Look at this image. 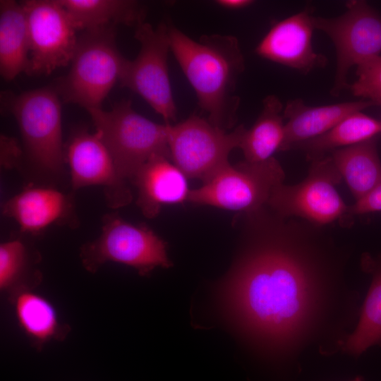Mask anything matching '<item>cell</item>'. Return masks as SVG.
Segmentation results:
<instances>
[{"label": "cell", "mask_w": 381, "mask_h": 381, "mask_svg": "<svg viewBox=\"0 0 381 381\" xmlns=\"http://www.w3.org/2000/svg\"><path fill=\"white\" fill-rule=\"evenodd\" d=\"M246 214V247L226 281L228 305L254 332L280 339L306 313L318 270L312 243L322 226L267 206Z\"/></svg>", "instance_id": "cell-1"}, {"label": "cell", "mask_w": 381, "mask_h": 381, "mask_svg": "<svg viewBox=\"0 0 381 381\" xmlns=\"http://www.w3.org/2000/svg\"><path fill=\"white\" fill-rule=\"evenodd\" d=\"M168 26L170 51L193 89L199 107L214 126L231 128L240 103L236 85L245 68L237 38L212 34L194 40L177 28Z\"/></svg>", "instance_id": "cell-2"}, {"label": "cell", "mask_w": 381, "mask_h": 381, "mask_svg": "<svg viewBox=\"0 0 381 381\" xmlns=\"http://www.w3.org/2000/svg\"><path fill=\"white\" fill-rule=\"evenodd\" d=\"M116 42L115 26L84 30L78 39L68 73L54 87L66 102L86 110L101 108L126 63Z\"/></svg>", "instance_id": "cell-3"}, {"label": "cell", "mask_w": 381, "mask_h": 381, "mask_svg": "<svg viewBox=\"0 0 381 381\" xmlns=\"http://www.w3.org/2000/svg\"><path fill=\"white\" fill-rule=\"evenodd\" d=\"M114 162L126 179L132 181L150 159L170 158L167 125L155 123L137 113L129 100L116 103L111 110H87Z\"/></svg>", "instance_id": "cell-4"}, {"label": "cell", "mask_w": 381, "mask_h": 381, "mask_svg": "<svg viewBox=\"0 0 381 381\" xmlns=\"http://www.w3.org/2000/svg\"><path fill=\"white\" fill-rule=\"evenodd\" d=\"M284 180V171L274 157L261 162L229 163L200 188L190 190L188 201L249 213L266 206Z\"/></svg>", "instance_id": "cell-5"}, {"label": "cell", "mask_w": 381, "mask_h": 381, "mask_svg": "<svg viewBox=\"0 0 381 381\" xmlns=\"http://www.w3.org/2000/svg\"><path fill=\"white\" fill-rule=\"evenodd\" d=\"M167 125L171 160L187 178L203 183L229 164L245 128L241 125L229 133L197 115Z\"/></svg>", "instance_id": "cell-6"}, {"label": "cell", "mask_w": 381, "mask_h": 381, "mask_svg": "<svg viewBox=\"0 0 381 381\" xmlns=\"http://www.w3.org/2000/svg\"><path fill=\"white\" fill-rule=\"evenodd\" d=\"M25 152L40 169L58 173L65 160L62 144L61 106L54 87H41L14 95L8 100Z\"/></svg>", "instance_id": "cell-7"}, {"label": "cell", "mask_w": 381, "mask_h": 381, "mask_svg": "<svg viewBox=\"0 0 381 381\" xmlns=\"http://www.w3.org/2000/svg\"><path fill=\"white\" fill-rule=\"evenodd\" d=\"M80 257L83 266L92 272L107 262L132 267L143 276L157 267L172 265L164 241L146 226L115 215L105 217L100 236L81 248Z\"/></svg>", "instance_id": "cell-8"}, {"label": "cell", "mask_w": 381, "mask_h": 381, "mask_svg": "<svg viewBox=\"0 0 381 381\" xmlns=\"http://www.w3.org/2000/svg\"><path fill=\"white\" fill-rule=\"evenodd\" d=\"M346 11L334 18L313 16L315 29L332 41L337 68L331 94L337 96L349 87V70L381 54V16L366 1L346 3Z\"/></svg>", "instance_id": "cell-9"}, {"label": "cell", "mask_w": 381, "mask_h": 381, "mask_svg": "<svg viewBox=\"0 0 381 381\" xmlns=\"http://www.w3.org/2000/svg\"><path fill=\"white\" fill-rule=\"evenodd\" d=\"M168 29L164 23L154 28L145 22L135 28L134 37L140 49L133 60H127L119 82L145 99L166 123H171L176 107L169 74Z\"/></svg>", "instance_id": "cell-10"}, {"label": "cell", "mask_w": 381, "mask_h": 381, "mask_svg": "<svg viewBox=\"0 0 381 381\" xmlns=\"http://www.w3.org/2000/svg\"><path fill=\"white\" fill-rule=\"evenodd\" d=\"M341 179L331 157L313 159L308 176L298 184L277 186L267 206L280 216L323 226L347 216L349 206L335 188Z\"/></svg>", "instance_id": "cell-11"}, {"label": "cell", "mask_w": 381, "mask_h": 381, "mask_svg": "<svg viewBox=\"0 0 381 381\" xmlns=\"http://www.w3.org/2000/svg\"><path fill=\"white\" fill-rule=\"evenodd\" d=\"M20 4L28 27V74L47 75L70 64L78 37L66 9L58 0H29Z\"/></svg>", "instance_id": "cell-12"}, {"label": "cell", "mask_w": 381, "mask_h": 381, "mask_svg": "<svg viewBox=\"0 0 381 381\" xmlns=\"http://www.w3.org/2000/svg\"><path fill=\"white\" fill-rule=\"evenodd\" d=\"M71 184L74 189L99 186L111 207L128 205L132 200L127 180L119 172L108 147L97 132L80 129L73 134L67 148Z\"/></svg>", "instance_id": "cell-13"}, {"label": "cell", "mask_w": 381, "mask_h": 381, "mask_svg": "<svg viewBox=\"0 0 381 381\" xmlns=\"http://www.w3.org/2000/svg\"><path fill=\"white\" fill-rule=\"evenodd\" d=\"M313 17L310 9L306 8L275 22L258 42L255 54L303 74L324 67L327 58L313 47Z\"/></svg>", "instance_id": "cell-14"}, {"label": "cell", "mask_w": 381, "mask_h": 381, "mask_svg": "<svg viewBox=\"0 0 381 381\" xmlns=\"http://www.w3.org/2000/svg\"><path fill=\"white\" fill-rule=\"evenodd\" d=\"M131 181L138 190L137 204L148 218L157 216L163 205L188 201L190 191L186 176L164 156L150 159Z\"/></svg>", "instance_id": "cell-15"}, {"label": "cell", "mask_w": 381, "mask_h": 381, "mask_svg": "<svg viewBox=\"0 0 381 381\" xmlns=\"http://www.w3.org/2000/svg\"><path fill=\"white\" fill-rule=\"evenodd\" d=\"M371 106L364 99L320 106L307 105L298 98L289 100L283 111L286 122L282 151L324 134L348 115Z\"/></svg>", "instance_id": "cell-16"}, {"label": "cell", "mask_w": 381, "mask_h": 381, "mask_svg": "<svg viewBox=\"0 0 381 381\" xmlns=\"http://www.w3.org/2000/svg\"><path fill=\"white\" fill-rule=\"evenodd\" d=\"M69 208L68 198L59 190L29 188L10 198L3 207V213L13 219L22 231L33 233L59 221Z\"/></svg>", "instance_id": "cell-17"}, {"label": "cell", "mask_w": 381, "mask_h": 381, "mask_svg": "<svg viewBox=\"0 0 381 381\" xmlns=\"http://www.w3.org/2000/svg\"><path fill=\"white\" fill-rule=\"evenodd\" d=\"M30 44L27 17L20 3L0 1V73L11 80L30 70Z\"/></svg>", "instance_id": "cell-18"}, {"label": "cell", "mask_w": 381, "mask_h": 381, "mask_svg": "<svg viewBox=\"0 0 381 381\" xmlns=\"http://www.w3.org/2000/svg\"><path fill=\"white\" fill-rule=\"evenodd\" d=\"M77 30H91L123 24L138 27L145 23L144 4L131 0H58Z\"/></svg>", "instance_id": "cell-19"}, {"label": "cell", "mask_w": 381, "mask_h": 381, "mask_svg": "<svg viewBox=\"0 0 381 381\" xmlns=\"http://www.w3.org/2000/svg\"><path fill=\"white\" fill-rule=\"evenodd\" d=\"M284 107L279 97L267 95L262 101V109L253 125L244 128L239 144L245 160L261 162L282 151L285 137Z\"/></svg>", "instance_id": "cell-20"}, {"label": "cell", "mask_w": 381, "mask_h": 381, "mask_svg": "<svg viewBox=\"0 0 381 381\" xmlns=\"http://www.w3.org/2000/svg\"><path fill=\"white\" fill-rule=\"evenodd\" d=\"M12 303L19 327L37 348L42 349L51 340H60L67 334V327L59 322L53 304L29 287L15 291Z\"/></svg>", "instance_id": "cell-21"}, {"label": "cell", "mask_w": 381, "mask_h": 381, "mask_svg": "<svg viewBox=\"0 0 381 381\" xmlns=\"http://www.w3.org/2000/svg\"><path fill=\"white\" fill-rule=\"evenodd\" d=\"M331 158L356 200L381 183V161L376 138L334 150Z\"/></svg>", "instance_id": "cell-22"}, {"label": "cell", "mask_w": 381, "mask_h": 381, "mask_svg": "<svg viewBox=\"0 0 381 381\" xmlns=\"http://www.w3.org/2000/svg\"><path fill=\"white\" fill-rule=\"evenodd\" d=\"M380 133V121L359 111L348 115L324 134L296 146L304 150L313 160L323 157L327 152L375 138Z\"/></svg>", "instance_id": "cell-23"}, {"label": "cell", "mask_w": 381, "mask_h": 381, "mask_svg": "<svg viewBox=\"0 0 381 381\" xmlns=\"http://www.w3.org/2000/svg\"><path fill=\"white\" fill-rule=\"evenodd\" d=\"M363 268L372 275V282L365 299L360 320L346 346L359 355L369 347L381 345V255L363 258Z\"/></svg>", "instance_id": "cell-24"}, {"label": "cell", "mask_w": 381, "mask_h": 381, "mask_svg": "<svg viewBox=\"0 0 381 381\" xmlns=\"http://www.w3.org/2000/svg\"><path fill=\"white\" fill-rule=\"evenodd\" d=\"M28 262L25 245L19 240L8 241L0 246V289L15 291L21 288L20 280Z\"/></svg>", "instance_id": "cell-25"}, {"label": "cell", "mask_w": 381, "mask_h": 381, "mask_svg": "<svg viewBox=\"0 0 381 381\" xmlns=\"http://www.w3.org/2000/svg\"><path fill=\"white\" fill-rule=\"evenodd\" d=\"M356 74L351 93L381 107V54L357 66Z\"/></svg>", "instance_id": "cell-26"}, {"label": "cell", "mask_w": 381, "mask_h": 381, "mask_svg": "<svg viewBox=\"0 0 381 381\" xmlns=\"http://www.w3.org/2000/svg\"><path fill=\"white\" fill-rule=\"evenodd\" d=\"M381 211V183L363 198L349 206L347 216Z\"/></svg>", "instance_id": "cell-27"}, {"label": "cell", "mask_w": 381, "mask_h": 381, "mask_svg": "<svg viewBox=\"0 0 381 381\" xmlns=\"http://www.w3.org/2000/svg\"><path fill=\"white\" fill-rule=\"evenodd\" d=\"M1 162L4 165L14 164L20 155V150L12 138L2 136L1 139Z\"/></svg>", "instance_id": "cell-28"}, {"label": "cell", "mask_w": 381, "mask_h": 381, "mask_svg": "<svg viewBox=\"0 0 381 381\" xmlns=\"http://www.w3.org/2000/svg\"><path fill=\"white\" fill-rule=\"evenodd\" d=\"M220 7L229 10H240L250 6L251 0H218L215 1Z\"/></svg>", "instance_id": "cell-29"}, {"label": "cell", "mask_w": 381, "mask_h": 381, "mask_svg": "<svg viewBox=\"0 0 381 381\" xmlns=\"http://www.w3.org/2000/svg\"><path fill=\"white\" fill-rule=\"evenodd\" d=\"M355 381H357V380H355ZM358 381H360V380H358Z\"/></svg>", "instance_id": "cell-30"}, {"label": "cell", "mask_w": 381, "mask_h": 381, "mask_svg": "<svg viewBox=\"0 0 381 381\" xmlns=\"http://www.w3.org/2000/svg\"><path fill=\"white\" fill-rule=\"evenodd\" d=\"M380 123H381V121H380Z\"/></svg>", "instance_id": "cell-31"}]
</instances>
